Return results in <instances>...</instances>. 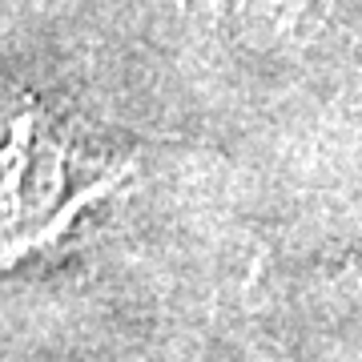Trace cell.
<instances>
[{"label":"cell","instance_id":"1","mask_svg":"<svg viewBox=\"0 0 362 362\" xmlns=\"http://www.w3.org/2000/svg\"><path fill=\"white\" fill-rule=\"evenodd\" d=\"M85 157L52 129L28 101L8 105L4 117V262L28 258L69 230L93 197L117 185V169L89 177Z\"/></svg>","mask_w":362,"mask_h":362}]
</instances>
